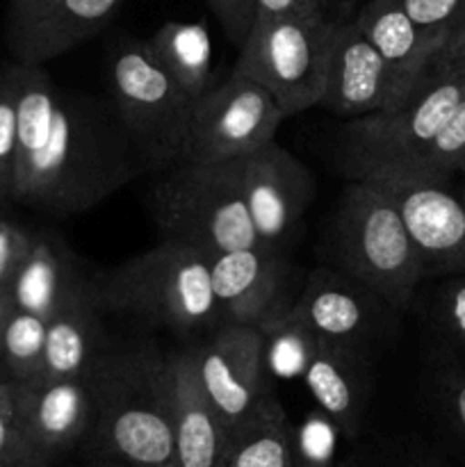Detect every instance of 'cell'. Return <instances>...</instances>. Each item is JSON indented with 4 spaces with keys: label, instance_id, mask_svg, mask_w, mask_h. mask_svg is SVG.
<instances>
[{
    "label": "cell",
    "instance_id": "obj_13",
    "mask_svg": "<svg viewBox=\"0 0 465 467\" xmlns=\"http://www.w3.org/2000/svg\"><path fill=\"white\" fill-rule=\"evenodd\" d=\"M242 185L260 249L283 254L313 201V176L290 150L269 141L242 160Z\"/></svg>",
    "mask_w": 465,
    "mask_h": 467
},
{
    "label": "cell",
    "instance_id": "obj_41",
    "mask_svg": "<svg viewBox=\"0 0 465 467\" xmlns=\"http://www.w3.org/2000/svg\"><path fill=\"white\" fill-rule=\"evenodd\" d=\"M94 467H130V465H126V463H117V461H108V459H103V461H100V463H94Z\"/></svg>",
    "mask_w": 465,
    "mask_h": 467
},
{
    "label": "cell",
    "instance_id": "obj_40",
    "mask_svg": "<svg viewBox=\"0 0 465 467\" xmlns=\"http://www.w3.org/2000/svg\"><path fill=\"white\" fill-rule=\"evenodd\" d=\"M12 310H14V304H12V296H9L7 287H0V337H3L5 324H7Z\"/></svg>",
    "mask_w": 465,
    "mask_h": 467
},
{
    "label": "cell",
    "instance_id": "obj_6",
    "mask_svg": "<svg viewBox=\"0 0 465 467\" xmlns=\"http://www.w3.org/2000/svg\"><path fill=\"white\" fill-rule=\"evenodd\" d=\"M112 109L141 164L171 167L182 160L194 100L155 62L146 41L121 39L108 57Z\"/></svg>",
    "mask_w": 465,
    "mask_h": 467
},
{
    "label": "cell",
    "instance_id": "obj_24",
    "mask_svg": "<svg viewBox=\"0 0 465 467\" xmlns=\"http://www.w3.org/2000/svg\"><path fill=\"white\" fill-rule=\"evenodd\" d=\"M146 48L194 103L214 87L212 44L203 23H164L146 39Z\"/></svg>",
    "mask_w": 465,
    "mask_h": 467
},
{
    "label": "cell",
    "instance_id": "obj_15",
    "mask_svg": "<svg viewBox=\"0 0 465 467\" xmlns=\"http://www.w3.org/2000/svg\"><path fill=\"white\" fill-rule=\"evenodd\" d=\"M395 80L386 59L351 18H336L319 108L337 117L358 119L395 108Z\"/></svg>",
    "mask_w": 465,
    "mask_h": 467
},
{
    "label": "cell",
    "instance_id": "obj_11",
    "mask_svg": "<svg viewBox=\"0 0 465 467\" xmlns=\"http://www.w3.org/2000/svg\"><path fill=\"white\" fill-rule=\"evenodd\" d=\"M18 467H48L87 441L94 420L89 379L14 383Z\"/></svg>",
    "mask_w": 465,
    "mask_h": 467
},
{
    "label": "cell",
    "instance_id": "obj_26",
    "mask_svg": "<svg viewBox=\"0 0 465 467\" xmlns=\"http://www.w3.org/2000/svg\"><path fill=\"white\" fill-rule=\"evenodd\" d=\"M48 319L26 310H12L0 337V363L12 383H39L44 377V349Z\"/></svg>",
    "mask_w": 465,
    "mask_h": 467
},
{
    "label": "cell",
    "instance_id": "obj_28",
    "mask_svg": "<svg viewBox=\"0 0 465 467\" xmlns=\"http://www.w3.org/2000/svg\"><path fill=\"white\" fill-rule=\"evenodd\" d=\"M18 149L16 76L14 67L0 73V203L14 201Z\"/></svg>",
    "mask_w": 465,
    "mask_h": 467
},
{
    "label": "cell",
    "instance_id": "obj_32",
    "mask_svg": "<svg viewBox=\"0 0 465 467\" xmlns=\"http://www.w3.org/2000/svg\"><path fill=\"white\" fill-rule=\"evenodd\" d=\"M438 322L456 347L465 349V276L447 283L438 296Z\"/></svg>",
    "mask_w": 465,
    "mask_h": 467
},
{
    "label": "cell",
    "instance_id": "obj_33",
    "mask_svg": "<svg viewBox=\"0 0 465 467\" xmlns=\"http://www.w3.org/2000/svg\"><path fill=\"white\" fill-rule=\"evenodd\" d=\"M228 39L242 48L255 26V0H208Z\"/></svg>",
    "mask_w": 465,
    "mask_h": 467
},
{
    "label": "cell",
    "instance_id": "obj_22",
    "mask_svg": "<svg viewBox=\"0 0 465 467\" xmlns=\"http://www.w3.org/2000/svg\"><path fill=\"white\" fill-rule=\"evenodd\" d=\"M80 283L67 251L50 237H35L7 292L16 310L50 319Z\"/></svg>",
    "mask_w": 465,
    "mask_h": 467
},
{
    "label": "cell",
    "instance_id": "obj_21",
    "mask_svg": "<svg viewBox=\"0 0 465 467\" xmlns=\"http://www.w3.org/2000/svg\"><path fill=\"white\" fill-rule=\"evenodd\" d=\"M304 383L317 409L336 424L337 431L354 438L363 422L367 400V374L360 349L319 340Z\"/></svg>",
    "mask_w": 465,
    "mask_h": 467
},
{
    "label": "cell",
    "instance_id": "obj_38",
    "mask_svg": "<svg viewBox=\"0 0 465 467\" xmlns=\"http://www.w3.org/2000/svg\"><path fill=\"white\" fill-rule=\"evenodd\" d=\"M44 3L46 0H9L7 27L18 26L21 21H26V18L30 16V14H35Z\"/></svg>",
    "mask_w": 465,
    "mask_h": 467
},
{
    "label": "cell",
    "instance_id": "obj_2",
    "mask_svg": "<svg viewBox=\"0 0 465 467\" xmlns=\"http://www.w3.org/2000/svg\"><path fill=\"white\" fill-rule=\"evenodd\" d=\"M210 267L205 251L164 240L100 276L91 292L98 308L191 336L222 327Z\"/></svg>",
    "mask_w": 465,
    "mask_h": 467
},
{
    "label": "cell",
    "instance_id": "obj_10",
    "mask_svg": "<svg viewBox=\"0 0 465 467\" xmlns=\"http://www.w3.org/2000/svg\"><path fill=\"white\" fill-rule=\"evenodd\" d=\"M354 178L374 182L401 213L429 274L465 272V199L447 182L372 169Z\"/></svg>",
    "mask_w": 465,
    "mask_h": 467
},
{
    "label": "cell",
    "instance_id": "obj_5",
    "mask_svg": "<svg viewBox=\"0 0 465 467\" xmlns=\"http://www.w3.org/2000/svg\"><path fill=\"white\" fill-rule=\"evenodd\" d=\"M153 210L164 240L196 246L212 258L260 246L242 185V160L178 162L155 187Z\"/></svg>",
    "mask_w": 465,
    "mask_h": 467
},
{
    "label": "cell",
    "instance_id": "obj_16",
    "mask_svg": "<svg viewBox=\"0 0 465 467\" xmlns=\"http://www.w3.org/2000/svg\"><path fill=\"white\" fill-rule=\"evenodd\" d=\"M212 290L222 324L258 327L285 308L290 265L285 255L267 249H237L212 258Z\"/></svg>",
    "mask_w": 465,
    "mask_h": 467
},
{
    "label": "cell",
    "instance_id": "obj_7",
    "mask_svg": "<svg viewBox=\"0 0 465 467\" xmlns=\"http://www.w3.org/2000/svg\"><path fill=\"white\" fill-rule=\"evenodd\" d=\"M465 99V57H438L397 108L351 119L345 128L346 176L408 164Z\"/></svg>",
    "mask_w": 465,
    "mask_h": 467
},
{
    "label": "cell",
    "instance_id": "obj_1",
    "mask_svg": "<svg viewBox=\"0 0 465 467\" xmlns=\"http://www.w3.org/2000/svg\"><path fill=\"white\" fill-rule=\"evenodd\" d=\"M14 201L68 217L103 203L144 169L114 109L62 89L41 67L14 64Z\"/></svg>",
    "mask_w": 465,
    "mask_h": 467
},
{
    "label": "cell",
    "instance_id": "obj_37",
    "mask_svg": "<svg viewBox=\"0 0 465 467\" xmlns=\"http://www.w3.org/2000/svg\"><path fill=\"white\" fill-rule=\"evenodd\" d=\"M438 57L445 59H460L465 57V0H460V9L456 14V21L447 35L445 46L438 53Z\"/></svg>",
    "mask_w": 465,
    "mask_h": 467
},
{
    "label": "cell",
    "instance_id": "obj_43",
    "mask_svg": "<svg viewBox=\"0 0 465 467\" xmlns=\"http://www.w3.org/2000/svg\"><path fill=\"white\" fill-rule=\"evenodd\" d=\"M459 171H460V176H463V190H460V196H463V199H465V158H463V162H460Z\"/></svg>",
    "mask_w": 465,
    "mask_h": 467
},
{
    "label": "cell",
    "instance_id": "obj_19",
    "mask_svg": "<svg viewBox=\"0 0 465 467\" xmlns=\"http://www.w3.org/2000/svg\"><path fill=\"white\" fill-rule=\"evenodd\" d=\"M351 21L386 59L395 80L397 108L422 80L445 39L415 26L395 0H369Z\"/></svg>",
    "mask_w": 465,
    "mask_h": 467
},
{
    "label": "cell",
    "instance_id": "obj_4",
    "mask_svg": "<svg viewBox=\"0 0 465 467\" xmlns=\"http://www.w3.org/2000/svg\"><path fill=\"white\" fill-rule=\"evenodd\" d=\"M333 240L346 276L390 308H408L424 278V265L401 213L386 192L363 178H351L337 208Z\"/></svg>",
    "mask_w": 465,
    "mask_h": 467
},
{
    "label": "cell",
    "instance_id": "obj_42",
    "mask_svg": "<svg viewBox=\"0 0 465 467\" xmlns=\"http://www.w3.org/2000/svg\"><path fill=\"white\" fill-rule=\"evenodd\" d=\"M5 383H9V377H7V372H5L3 363H0V386H5Z\"/></svg>",
    "mask_w": 465,
    "mask_h": 467
},
{
    "label": "cell",
    "instance_id": "obj_44",
    "mask_svg": "<svg viewBox=\"0 0 465 467\" xmlns=\"http://www.w3.org/2000/svg\"><path fill=\"white\" fill-rule=\"evenodd\" d=\"M431 467H436V465H431Z\"/></svg>",
    "mask_w": 465,
    "mask_h": 467
},
{
    "label": "cell",
    "instance_id": "obj_18",
    "mask_svg": "<svg viewBox=\"0 0 465 467\" xmlns=\"http://www.w3.org/2000/svg\"><path fill=\"white\" fill-rule=\"evenodd\" d=\"M374 296L351 276L319 269L308 278L292 310L319 340L360 349L377 328Z\"/></svg>",
    "mask_w": 465,
    "mask_h": 467
},
{
    "label": "cell",
    "instance_id": "obj_20",
    "mask_svg": "<svg viewBox=\"0 0 465 467\" xmlns=\"http://www.w3.org/2000/svg\"><path fill=\"white\" fill-rule=\"evenodd\" d=\"M105 333L98 304L89 285L80 283L48 319L41 381L87 379L103 354Z\"/></svg>",
    "mask_w": 465,
    "mask_h": 467
},
{
    "label": "cell",
    "instance_id": "obj_36",
    "mask_svg": "<svg viewBox=\"0 0 465 467\" xmlns=\"http://www.w3.org/2000/svg\"><path fill=\"white\" fill-rule=\"evenodd\" d=\"M255 23L281 16H328L326 0H255Z\"/></svg>",
    "mask_w": 465,
    "mask_h": 467
},
{
    "label": "cell",
    "instance_id": "obj_30",
    "mask_svg": "<svg viewBox=\"0 0 465 467\" xmlns=\"http://www.w3.org/2000/svg\"><path fill=\"white\" fill-rule=\"evenodd\" d=\"M395 3L408 14L415 26L442 36L445 41L460 9V0H395Z\"/></svg>",
    "mask_w": 465,
    "mask_h": 467
},
{
    "label": "cell",
    "instance_id": "obj_31",
    "mask_svg": "<svg viewBox=\"0 0 465 467\" xmlns=\"http://www.w3.org/2000/svg\"><path fill=\"white\" fill-rule=\"evenodd\" d=\"M438 397H440L445 424L465 450V372L460 369L442 372L438 381Z\"/></svg>",
    "mask_w": 465,
    "mask_h": 467
},
{
    "label": "cell",
    "instance_id": "obj_12",
    "mask_svg": "<svg viewBox=\"0 0 465 467\" xmlns=\"http://www.w3.org/2000/svg\"><path fill=\"white\" fill-rule=\"evenodd\" d=\"M196 374L226 433L272 395L264 368L263 336L246 324H222L191 349Z\"/></svg>",
    "mask_w": 465,
    "mask_h": 467
},
{
    "label": "cell",
    "instance_id": "obj_17",
    "mask_svg": "<svg viewBox=\"0 0 465 467\" xmlns=\"http://www.w3.org/2000/svg\"><path fill=\"white\" fill-rule=\"evenodd\" d=\"M121 0H46L18 26L7 27L16 64L44 67L91 39L114 16Z\"/></svg>",
    "mask_w": 465,
    "mask_h": 467
},
{
    "label": "cell",
    "instance_id": "obj_34",
    "mask_svg": "<svg viewBox=\"0 0 465 467\" xmlns=\"http://www.w3.org/2000/svg\"><path fill=\"white\" fill-rule=\"evenodd\" d=\"M32 240L35 235H30L26 228L0 219V287H9V281L30 251Z\"/></svg>",
    "mask_w": 465,
    "mask_h": 467
},
{
    "label": "cell",
    "instance_id": "obj_3",
    "mask_svg": "<svg viewBox=\"0 0 465 467\" xmlns=\"http://www.w3.org/2000/svg\"><path fill=\"white\" fill-rule=\"evenodd\" d=\"M94 420L87 441L130 467H178L176 438L155 381V354L103 358L89 377Z\"/></svg>",
    "mask_w": 465,
    "mask_h": 467
},
{
    "label": "cell",
    "instance_id": "obj_23",
    "mask_svg": "<svg viewBox=\"0 0 465 467\" xmlns=\"http://www.w3.org/2000/svg\"><path fill=\"white\" fill-rule=\"evenodd\" d=\"M294 429L274 395L228 431L219 467H292Z\"/></svg>",
    "mask_w": 465,
    "mask_h": 467
},
{
    "label": "cell",
    "instance_id": "obj_35",
    "mask_svg": "<svg viewBox=\"0 0 465 467\" xmlns=\"http://www.w3.org/2000/svg\"><path fill=\"white\" fill-rule=\"evenodd\" d=\"M0 467H18V427L12 381L0 386Z\"/></svg>",
    "mask_w": 465,
    "mask_h": 467
},
{
    "label": "cell",
    "instance_id": "obj_29",
    "mask_svg": "<svg viewBox=\"0 0 465 467\" xmlns=\"http://www.w3.org/2000/svg\"><path fill=\"white\" fill-rule=\"evenodd\" d=\"M337 431L336 424L322 413L313 410L294 429V454L292 467H340L337 463Z\"/></svg>",
    "mask_w": 465,
    "mask_h": 467
},
{
    "label": "cell",
    "instance_id": "obj_14",
    "mask_svg": "<svg viewBox=\"0 0 465 467\" xmlns=\"http://www.w3.org/2000/svg\"><path fill=\"white\" fill-rule=\"evenodd\" d=\"M155 381L171 420L178 467H219L228 433L201 388L191 349L155 354Z\"/></svg>",
    "mask_w": 465,
    "mask_h": 467
},
{
    "label": "cell",
    "instance_id": "obj_25",
    "mask_svg": "<svg viewBox=\"0 0 465 467\" xmlns=\"http://www.w3.org/2000/svg\"><path fill=\"white\" fill-rule=\"evenodd\" d=\"M263 336L264 368L269 379H304L319 337L301 322L292 304L269 315L255 327Z\"/></svg>",
    "mask_w": 465,
    "mask_h": 467
},
{
    "label": "cell",
    "instance_id": "obj_39",
    "mask_svg": "<svg viewBox=\"0 0 465 467\" xmlns=\"http://www.w3.org/2000/svg\"><path fill=\"white\" fill-rule=\"evenodd\" d=\"M354 5L356 0H326L328 18H346V14H349Z\"/></svg>",
    "mask_w": 465,
    "mask_h": 467
},
{
    "label": "cell",
    "instance_id": "obj_9",
    "mask_svg": "<svg viewBox=\"0 0 465 467\" xmlns=\"http://www.w3.org/2000/svg\"><path fill=\"white\" fill-rule=\"evenodd\" d=\"M285 121L260 82L231 73L194 103L181 162H232L274 141Z\"/></svg>",
    "mask_w": 465,
    "mask_h": 467
},
{
    "label": "cell",
    "instance_id": "obj_8",
    "mask_svg": "<svg viewBox=\"0 0 465 467\" xmlns=\"http://www.w3.org/2000/svg\"><path fill=\"white\" fill-rule=\"evenodd\" d=\"M336 18L281 16L258 21L232 71L260 82L283 117L319 108L331 57Z\"/></svg>",
    "mask_w": 465,
    "mask_h": 467
},
{
    "label": "cell",
    "instance_id": "obj_27",
    "mask_svg": "<svg viewBox=\"0 0 465 467\" xmlns=\"http://www.w3.org/2000/svg\"><path fill=\"white\" fill-rule=\"evenodd\" d=\"M465 158V99L454 109L445 126L436 132L431 141L404 167L392 171L408 173V176L429 178V181L450 182L451 173L459 171ZM372 171V169H369ZM365 173V171H363Z\"/></svg>",
    "mask_w": 465,
    "mask_h": 467
}]
</instances>
